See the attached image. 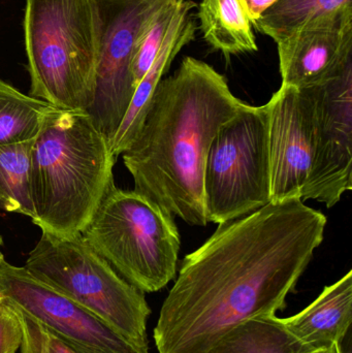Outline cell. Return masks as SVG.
<instances>
[{
	"label": "cell",
	"instance_id": "12",
	"mask_svg": "<svg viewBox=\"0 0 352 353\" xmlns=\"http://www.w3.org/2000/svg\"><path fill=\"white\" fill-rule=\"evenodd\" d=\"M282 85L324 84L352 65V8L314 21L277 43Z\"/></svg>",
	"mask_w": 352,
	"mask_h": 353
},
{
	"label": "cell",
	"instance_id": "21",
	"mask_svg": "<svg viewBox=\"0 0 352 353\" xmlns=\"http://www.w3.org/2000/svg\"><path fill=\"white\" fill-rule=\"evenodd\" d=\"M16 309V308H14ZM17 310V309H16ZM19 313L23 327V342L21 352L23 353H76L70 350L59 339L43 329L39 323Z\"/></svg>",
	"mask_w": 352,
	"mask_h": 353
},
{
	"label": "cell",
	"instance_id": "25",
	"mask_svg": "<svg viewBox=\"0 0 352 353\" xmlns=\"http://www.w3.org/2000/svg\"><path fill=\"white\" fill-rule=\"evenodd\" d=\"M1 300H2V296H0V301H1Z\"/></svg>",
	"mask_w": 352,
	"mask_h": 353
},
{
	"label": "cell",
	"instance_id": "2",
	"mask_svg": "<svg viewBox=\"0 0 352 353\" xmlns=\"http://www.w3.org/2000/svg\"><path fill=\"white\" fill-rule=\"evenodd\" d=\"M244 105L225 76L202 60L184 58L157 85L138 134L121 154L134 190L174 217L206 226L207 155L217 132Z\"/></svg>",
	"mask_w": 352,
	"mask_h": 353
},
{
	"label": "cell",
	"instance_id": "17",
	"mask_svg": "<svg viewBox=\"0 0 352 353\" xmlns=\"http://www.w3.org/2000/svg\"><path fill=\"white\" fill-rule=\"evenodd\" d=\"M347 8H352V0H276L252 26L277 43L306 25Z\"/></svg>",
	"mask_w": 352,
	"mask_h": 353
},
{
	"label": "cell",
	"instance_id": "19",
	"mask_svg": "<svg viewBox=\"0 0 352 353\" xmlns=\"http://www.w3.org/2000/svg\"><path fill=\"white\" fill-rule=\"evenodd\" d=\"M51 105L0 80V145L34 141Z\"/></svg>",
	"mask_w": 352,
	"mask_h": 353
},
{
	"label": "cell",
	"instance_id": "5",
	"mask_svg": "<svg viewBox=\"0 0 352 353\" xmlns=\"http://www.w3.org/2000/svg\"><path fill=\"white\" fill-rule=\"evenodd\" d=\"M174 218L144 195L114 183L81 234L126 281L155 292L177 273L181 239Z\"/></svg>",
	"mask_w": 352,
	"mask_h": 353
},
{
	"label": "cell",
	"instance_id": "23",
	"mask_svg": "<svg viewBox=\"0 0 352 353\" xmlns=\"http://www.w3.org/2000/svg\"><path fill=\"white\" fill-rule=\"evenodd\" d=\"M247 8L248 14L251 19L252 23L260 18V14L268 10L276 0H243Z\"/></svg>",
	"mask_w": 352,
	"mask_h": 353
},
{
	"label": "cell",
	"instance_id": "24",
	"mask_svg": "<svg viewBox=\"0 0 352 353\" xmlns=\"http://www.w3.org/2000/svg\"><path fill=\"white\" fill-rule=\"evenodd\" d=\"M2 244H3V240H2V236H0V247L2 246Z\"/></svg>",
	"mask_w": 352,
	"mask_h": 353
},
{
	"label": "cell",
	"instance_id": "20",
	"mask_svg": "<svg viewBox=\"0 0 352 353\" xmlns=\"http://www.w3.org/2000/svg\"><path fill=\"white\" fill-rule=\"evenodd\" d=\"M183 1L184 0H172L165 4L153 17L148 26L141 34L136 43L132 66L136 88L158 55L159 50Z\"/></svg>",
	"mask_w": 352,
	"mask_h": 353
},
{
	"label": "cell",
	"instance_id": "9",
	"mask_svg": "<svg viewBox=\"0 0 352 353\" xmlns=\"http://www.w3.org/2000/svg\"><path fill=\"white\" fill-rule=\"evenodd\" d=\"M0 296L76 353H149L0 252Z\"/></svg>",
	"mask_w": 352,
	"mask_h": 353
},
{
	"label": "cell",
	"instance_id": "1",
	"mask_svg": "<svg viewBox=\"0 0 352 353\" xmlns=\"http://www.w3.org/2000/svg\"><path fill=\"white\" fill-rule=\"evenodd\" d=\"M326 215L301 199L270 203L186 255L154 329L158 353H207L240 323L276 315L322 245Z\"/></svg>",
	"mask_w": 352,
	"mask_h": 353
},
{
	"label": "cell",
	"instance_id": "14",
	"mask_svg": "<svg viewBox=\"0 0 352 353\" xmlns=\"http://www.w3.org/2000/svg\"><path fill=\"white\" fill-rule=\"evenodd\" d=\"M283 323L297 339L308 345L324 348L340 344L351 332L352 271L326 286L305 310L283 319Z\"/></svg>",
	"mask_w": 352,
	"mask_h": 353
},
{
	"label": "cell",
	"instance_id": "8",
	"mask_svg": "<svg viewBox=\"0 0 352 353\" xmlns=\"http://www.w3.org/2000/svg\"><path fill=\"white\" fill-rule=\"evenodd\" d=\"M172 0H99L101 43L94 99L87 113L111 144L136 91L132 66L143 31Z\"/></svg>",
	"mask_w": 352,
	"mask_h": 353
},
{
	"label": "cell",
	"instance_id": "13",
	"mask_svg": "<svg viewBox=\"0 0 352 353\" xmlns=\"http://www.w3.org/2000/svg\"><path fill=\"white\" fill-rule=\"evenodd\" d=\"M196 6V2L192 0H184L163 41L158 55L136 86L127 112L110 144L112 154L116 159L127 149L138 134L144 121L153 93L158 83L163 80L165 72L169 70L172 62L186 45L196 39L198 27L194 17L190 14Z\"/></svg>",
	"mask_w": 352,
	"mask_h": 353
},
{
	"label": "cell",
	"instance_id": "11",
	"mask_svg": "<svg viewBox=\"0 0 352 353\" xmlns=\"http://www.w3.org/2000/svg\"><path fill=\"white\" fill-rule=\"evenodd\" d=\"M311 88L318 147L303 201L315 199L332 208L352 189V65L336 79Z\"/></svg>",
	"mask_w": 352,
	"mask_h": 353
},
{
	"label": "cell",
	"instance_id": "10",
	"mask_svg": "<svg viewBox=\"0 0 352 353\" xmlns=\"http://www.w3.org/2000/svg\"><path fill=\"white\" fill-rule=\"evenodd\" d=\"M271 203L303 201L315 161L318 115L310 88L281 85L267 103Z\"/></svg>",
	"mask_w": 352,
	"mask_h": 353
},
{
	"label": "cell",
	"instance_id": "3",
	"mask_svg": "<svg viewBox=\"0 0 352 353\" xmlns=\"http://www.w3.org/2000/svg\"><path fill=\"white\" fill-rule=\"evenodd\" d=\"M115 163L87 112L51 105L31 151L33 223L62 238L82 232L115 183Z\"/></svg>",
	"mask_w": 352,
	"mask_h": 353
},
{
	"label": "cell",
	"instance_id": "4",
	"mask_svg": "<svg viewBox=\"0 0 352 353\" xmlns=\"http://www.w3.org/2000/svg\"><path fill=\"white\" fill-rule=\"evenodd\" d=\"M23 26L31 97L88 111L101 43L99 0H26Z\"/></svg>",
	"mask_w": 352,
	"mask_h": 353
},
{
	"label": "cell",
	"instance_id": "15",
	"mask_svg": "<svg viewBox=\"0 0 352 353\" xmlns=\"http://www.w3.org/2000/svg\"><path fill=\"white\" fill-rule=\"evenodd\" d=\"M207 353H345L340 344L315 347L300 341L276 315L240 323Z\"/></svg>",
	"mask_w": 352,
	"mask_h": 353
},
{
	"label": "cell",
	"instance_id": "26",
	"mask_svg": "<svg viewBox=\"0 0 352 353\" xmlns=\"http://www.w3.org/2000/svg\"><path fill=\"white\" fill-rule=\"evenodd\" d=\"M21 353H23V352H21Z\"/></svg>",
	"mask_w": 352,
	"mask_h": 353
},
{
	"label": "cell",
	"instance_id": "18",
	"mask_svg": "<svg viewBox=\"0 0 352 353\" xmlns=\"http://www.w3.org/2000/svg\"><path fill=\"white\" fill-rule=\"evenodd\" d=\"M33 141L0 145V210L34 217L31 195Z\"/></svg>",
	"mask_w": 352,
	"mask_h": 353
},
{
	"label": "cell",
	"instance_id": "22",
	"mask_svg": "<svg viewBox=\"0 0 352 353\" xmlns=\"http://www.w3.org/2000/svg\"><path fill=\"white\" fill-rule=\"evenodd\" d=\"M23 342L19 313L3 298L0 301V353H16Z\"/></svg>",
	"mask_w": 352,
	"mask_h": 353
},
{
	"label": "cell",
	"instance_id": "16",
	"mask_svg": "<svg viewBox=\"0 0 352 353\" xmlns=\"http://www.w3.org/2000/svg\"><path fill=\"white\" fill-rule=\"evenodd\" d=\"M198 16L205 41L227 57L258 51L243 0H202Z\"/></svg>",
	"mask_w": 352,
	"mask_h": 353
},
{
	"label": "cell",
	"instance_id": "6",
	"mask_svg": "<svg viewBox=\"0 0 352 353\" xmlns=\"http://www.w3.org/2000/svg\"><path fill=\"white\" fill-rule=\"evenodd\" d=\"M41 234L24 267L128 341L149 350L147 321L151 310L145 292L122 278L81 232L63 238Z\"/></svg>",
	"mask_w": 352,
	"mask_h": 353
},
{
	"label": "cell",
	"instance_id": "7",
	"mask_svg": "<svg viewBox=\"0 0 352 353\" xmlns=\"http://www.w3.org/2000/svg\"><path fill=\"white\" fill-rule=\"evenodd\" d=\"M207 221L221 224L271 203L268 105L245 103L213 139L204 173Z\"/></svg>",
	"mask_w": 352,
	"mask_h": 353
}]
</instances>
